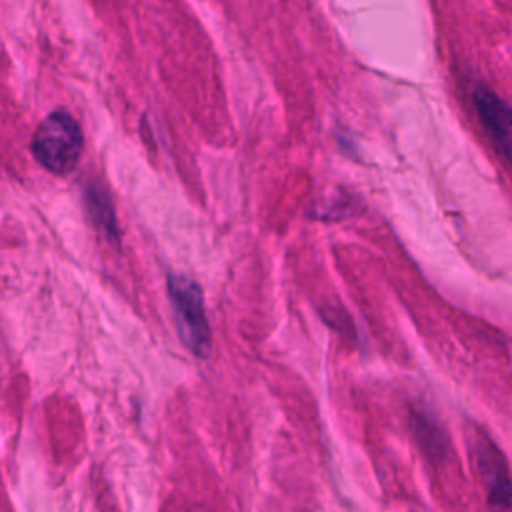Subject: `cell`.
Returning a JSON list of instances; mask_svg holds the SVG:
<instances>
[{
	"mask_svg": "<svg viewBox=\"0 0 512 512\" xmlns=\"http://www.w3.org/2000/svg\"><path fill=\"white\" fill-rule=\"evenodd\" d=\"M86 206H88V212L94 220V226L104 230L108 238H116L118 230H116V218H114V210H112L110 200L100 190L90 188L86 192Z\"/></svg>",
	"mask_w": 512,
	"mask_h": 512,
	"instance_id": "obj_6",
	"label": "cell"
},
{
	"mask_svg": "<svg viewBox=\"0 0 512 512\" xmlns=\"http://www.w3.org/2000/svg\"><path fill=\"white\" fill-rule=\"evenodd\" d=\"M414 430L430 458L438 460L444 456V452L448 450V438L432 414H428L426 410L414 412Z\"/></svg>",
	"mask_w": 512,
	"mask_h": 512,
	"instance_id": "obj_5",
	"label": "cell"
},
{
	"mask_svg": "<svg viewBox=\"0 0 512 512\" xmlns=\"http://www.w3.org/2000/svg\"><path fill=\"white\" fill-rule=\"evenodd\" d=\"M478 470L488 488V500L496 508H512V478L504 456L488 438H480L474 446Z\"/></svg>",
	"mask_w": 512,
	"mask_h": 512,
	"instance_id": "obj_4",
	"label": "cell"
},
{
	"mask_svg": "<svg viewBox=\"0 0 512 512\" xmlns=\"http://www.w3.org/2000/svg\"><path fill=\"white\" fill-rule=\"evenodd\" d=\"M82 130L64 110L48 114L32 136L34 158L54 174H68L76 168L82 154Z\"/></svg>",
	"mask_w": 512,
	"mask_h": 512,
	"instance_id": "obj_1",
	"label": "cell"
},
{
	"mask_svg": "<svg viewBox=\"0 0 512 512\" xmlns=\"http://www.w3.org/2000/svg\"><path fill=\"white\" fill-rule=\"evenodd\" d=\"M168 296L172 302L180 340L192 354L206 358L212 348V338L202 288L188 276L170 274Z\"/></svg>",
	"mask_w": 512,
	"mask_h": 512,
	"instance_id": "obj_2",
	"label": "cell"
},
{
	"mask_svg": "<svg viewBox=\"0 0 512 512\" xmlns=\"http://www.w3.org/2000/svg\"><path fill=\"white\" fill-rule=\"evenodd\" d=\"M472 102L494 148L512 166V106L486 86L472 90Z\"/></svg>",
	"mask_w": 512,
	"mask_h": 512,
	"instance_id": "obj_3",
	"label": "cell"
}]
</instances>
